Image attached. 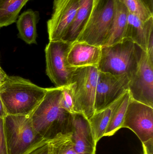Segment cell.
Returning a JSON list of instances; mask_svg holds the SVG:
<instances>
[{
  "label": "cell",
  "mask_w": 153,
  "mask_h": 154,
  "mask_svg": "<svg viewBox=\"0 0 153 154\" xmlns=\"http://www.w3.org/2000/svg\"><path fill=\"white\" fill-rule=\"evenodd\" d=\"M62 88H47L45 97L28 115L35 131L49 141L72 131L73 114L61 106Z\"/></svg>",
  "instance_id": "1"
},
{
  "label": "cell",
  "mask_w": 153,
  "mask_h": 154,
  "mask_svg": "<svg viewBox=\"0 0 153 154\" xmlns=\"http://www.w3.org/2000/svg\"><path fill=\"white\" fill-rule=\"evenodd\" d=\"M47 91L26 79L8 76L0 88V97L7 115H29Z\"/></svg>",
  "instance_id": "2"
},
{
  "label": "cell",
  "mask_w": 153,
  "mask_h": 154,
  "mask_svg": "<svg viewBox=\"0 0 153 154\" xmlns=\"http://www.w3.org/2000/svg\"><path fill=\"white\" fill-rule=\"evenodd\" d=\"M142 49L128 38L113 45L102 47L99 71L114 75H127L131 79L135 74Z\"/></svg>",
  "instance_id": "3"
},
{
  "label": "cell",
  "mask_w": 153,
  "mask_h": 154,
  "mask_svg": "<svg viewBox=\"0 0 153 154\" xmlns=\"http://www.w3.org/2000/svg\"><path fill=\"white\" fill-rule=\"evenodd\" d=\"M4 128L8 154H25L45 140L33 128L28 115H7Z\"/></svg>",
  "instance_id": "4"
},
{
  "label": "cell",
  "mask_w": 153,
  "mask_h": 154,
  "mask_svg": "<svg viewBox=\"0 0 153 154\" xmlns=\"http://www.w3.org/2000/svg\"><path fill=\"white\" fill-rule=\"evenodd\" d=\"M115 2V0H93L87 24L75 42L103 47L111 29Z\"/></svg>",
  "instance_id": "5"
},
{
  "label": "cell",
  "mask_w": 153,
  "mask_h": 154,
  "mask_svg": "<svg viewBox=\"0 0 153 154\" xmlns=\"http://www.w3.org/2000/svg\"><path fill=\"white\" fill-rule=\"evenodd\" d=\"M98 68L88 66L77 68L72 77L75 113L83 114L88 119L94 115L96 88L99 77Z\"/></svg>",
  "instance_id": "6"
},
{
  "label": "cell",
  "mask_w": 153,
  "mask_h": 154,
  "mask_svg": "<svg viewBox=\"0 0 153 154\" xmlns=\"http://www.w3.org/2000/svg\"><path fill=\"white\" fill-rule=\"evenodd\" d=\"M72 45L62 40L49 41L45 48L46 74L57 88L70 85L77 68L71 66L67 60Z\"/></svg>",
  "instance_id": "7"
},
{
  "label": "cell",
  "mask_w": 153,
  "mask_h": 154,
  "mask_svg": "<svg viewBox=\"0 0 153 154\" xmlns=\"http://www.w3.org/2000/svg\"><path fill=\"white\" fill-rule=\"evenodd\" d=\"M122 128L132 130L142 143L153 140V108L131 98Z\"/></svg>",
  "instance_id": "8"
},
{
  "label": "cell",
  "mask_w": 153,
  "mask_h": 154,
  "mask_svg": "<svg viewBox=\"0 0 153 154\" xmlns=\"http://www.w3.org/2000/svg\"><path fill=\"white\" fill-rule=\"evenodd\" d=\"M128 91L133 99L153 108V62L143 50L137 70L130 79Z\"/></svg>",
  "instance_id": "9"
},
{
  "label": "cell",
  "mask_w": 153,
  "mask_h": 154,
  "mask_svg": "<svg viewBox=\"0 0 153 154\" xmlns=\"http://www.w3.org/2000/svg\"><path fill=\"white\" fill-rule=\"evenodd\" d=\"M130 79L127 75H114L99 72L95 99V112L114 103L128 91Z\"/></svg>",
  "instance_id": "10"
},
{
  "label": "cell",
  "mask_w": 153,
  "mask_h": 154,
  "mask_svg": "<svg viewBox=\"0 0 153 154\" xmlns=\"http://www.w3.org/2000/svg\"><path fill=\"white\" fill-rule=\"evenodd\" d=\"M81 0H54L51 18L47 21L49 41L62 40L72 22Z\"/></svg>",
  "instance_id": "11"
},
{
  "label": "cell",
  "mask_w": 153,
  "mask_h": 154,
  "mask_svg": "<svg viewBox=\"0 0 153 154\" xmlns=\"http://www.w3.org/2000/svg\"><path fill=\"white\" fill-rule=\"evenodd\" d=\"M72 137L78 154H96L97 143L90 122L81 113L73 114Z\"/></svg>",
  "instance_id": "12"
},
{
  "label": "cell",
  "mask_w": 153,
  "mask_h": 154,
  "mask_svg": "<svg viewBox=\"0 0 153 154\" xmlns=\"http://www.w3.org/2000/svg\"><path fill=\"white\" fill-rule=\"evenodd\" d=\"M101 54L102 47L75 42L69 51L67 60L71 66L75 68L88 66L98 67Z\"/></svg>",
  "instance_id": "13"
},
{
  "label": "cell",
  "mask_w": 153,
  "mask_h": 154,
  "mask_svg": "<svg viewBox=\"0 0 153 154\" xmlns=\"http://www.w3.org/2000/svg\"><path fill=\"white\" fill-rule=\"evenodd\" d=\"M153 33V17L143 22L136 15L128 13L125 38L131 40L146 51L148 39Z\"/></svg>",
  "instance_id": "14"
},
{
  "label": "cell",
  "mask_w": 153,
  "mask_h": 154,
  "mask_svg": "<svg viewBox=\"0 0 153 154\" xmlns=\"http://www.w3.org/2000/svg\"><path fill=\"white\" fill-rule=\"evenodd\" d=\"M128 13L127 7L120 0H115V11L111 29L103 47L113 45L125 38Z\"/></svg>",
  "instance_id": "15"
},
{
  "label": "cell",
  "mask_w": 153,
  "mask_h": 154,
  "mask_svg": "<svg viewBox=\"0 0 153 154\" xmlns=\"http://www.w3.org/2000/svg\"><path fill=\"white\" fill-rule=\"evenodd\" d=\"M93 0H81V5L62 41L72 44L87 24L92 10Z\"/></svg>",
  "instance_id": "16"
},
{
  "label": "cell",
  "mask_w": 153,
  "mask_h": 154,
  "mask_svg": "<svg viewBox=\"0 0 153 154\" xmlns=\"http://www.w3.org/2000/svg\"><path fill=\"white\" fill-rule=\"evenodd\" d=\"M18 18L17 27L19 37L27 44H37L38 13L30 9L23 12Z\"/></svg>",
  "instance_id": "17"
},
{
  "label": "cell",
  "mask_w": 153,
  "mask_h": 154,
  "mask_svg": "<svg viewBox=\"0 0 153 154\" xmlns=\"http://www.w3.org/2000/svg\"><path fill=\"white\" fill-rule=\"evenodd\" d=\"M123 96L109 106L95 112L89 119L96 143L104 137L112 113L120 103Z\"/></svg>",
  "instance_id": "18"
},
{
  "label": "cell",
  "mask_w": 153,
  "mask_h": 154,
  "mask_svg": "<svg viewBox=\"0 0 153 154\" xmlns=\"http://www.w3.org/2000/svg\"><path fill=\"white\" fill-rule=\"evenodd\" d=\"M29 0H0V28L16 21L23 6Z\"/></svg>",
  "instance_id": "19"
},
{
  "label": "cell",
  "mask_w": 153,
  "mask_h": 154,
  "mask_svg": "<svg viewBox=\"0 0 153 154\" xmlns=\"http://www.w3.org/2000/svg\"><path fill=\"white\" fill-rule=\"evenodd\" d=\"M131 98L128 91L123 95L120 103L112 113L104 137L112 136L122 128L127 109Z\"/></svg>",
  "instance_id": "20"
},
{
  "label": "cell",
  "mask_w": 153,
  "mask_h": 154,
  "mask_svg": "<svg viewBox=\"0 0 153 154\" xmlns=\"http://www.w3.org/2000/svg\"><path fill=\"white\" fill-rule=\"evenodd\" d=\"M128 12L136 15L143 21L153 17V0H120Z\"/></svg>",
  "instance_id": "21"
},
{
  "label": "cell",
  "mask_w": 153,
  "mask_h": 154,
  "mask_svg": "<svg viewBox=\"0 0 153 154\" xmlns=\"http://www.w3.org/2000/svg\"><path fill=\"white\" fill-rule=\"evenodd\" d=\"M72 133L59 134L49 140L51 154H78L72 137Z\"/></svg>",
  "instance_id": "22"
},
{
  "label": "cell",
  "mask_w": 153,
  "mask_h": 154,
  "mask_svg": "<svg viewBox=\"0 0 153 154\" xmlns=\"http://www.w3.org/2000/svg\"><path fill=\"white\" fill-rule=\"evenodd\" d=\"M62 88V95L60 105L64 109L71 114L75 113L74 104L73 84L71 83Z\"/></svg>",
  "instance_id": "23"
},
{
  "label": "cell",
  "mask_w": 153,
  "mask_h": 154,
  "mask_svg": "<svg viewBox=\"0 0 153 154\" xmlns=\"http://www.w3.org/2000/svg\"><path fill=\"white\" fill-rule=\"evenodd\" d=\"M25 154H51L49 141L44 140Z\"/></svg>",
  "instance_id": "24"
},
{
  "label": "cell",
  "mask_w": 153,
  "mask_h": 154,
  "mask_svg": "<svg viewBox=\"0 0 153 154\" xmlns=\"http://www.w3.org/2000/svg\"><path fill=\"white\" fill-rule=\"evenodd\" d=\"M0 154H8L4 128V118L0 117Z\"/></svg>",
  "instance_id": "25"
},
{
  "label": "cell",
  "mask_w": 153,
  "mask_h": 154,
  "mask_svg": "<svg viewBox=\"0 0 153 154\" xmlns=\"http://www.w3.org/2000/svg\"><path fill=\"white\" fill-rule=\"evenodd\" d=\"M143 147V154H153V144L145 145L142 143Z\"/></svg>",
  "instance_id": "26"
},
{
  "label": "cell",
  "mask_w": 153,
  "mask_h": 154,
  "mask_svg": "<svg viewBox=\"0 0 153 154\" xmlns=\"http://www.w3.org/2000/svg\"><path fill=\"white\" fill-rule=\"evenodd\" d=\"M8 76L6 75L4 71L0 66V84H2L5 82L6 79L8 78Z\"/></svg>",
  "instance_id": "27"
},
{
  "label": "cell",
  "mask_w": 153,
  "mask_h": 154,
  "mask_svg": "<svg viewBox=\"0 0 153 154\" xmlns=\"http://www.w3.org/2000/svg\"><path fill=\"white\" fill-rule=\"evenodd\" d=\"M6 116H7V114L5 112L3 104L1 99L0 97V117L4 118Z\"/></svg>",
  "instance_id": "28"
},
{
  "label": "cell",
  "mask_w": 153,
  "mask_h": 154,
  "mask_svg": "<svg viewBox=\"0 0 153 154\" xmlns=\"http://www.w3.org/2000/svg\"><path fill=\"white\" fill-rule=\"evenodd\" d=\"M2 84H0V88H1V86Z\"/></svg>",
  "instance_id": "29"
}]
</instances>
